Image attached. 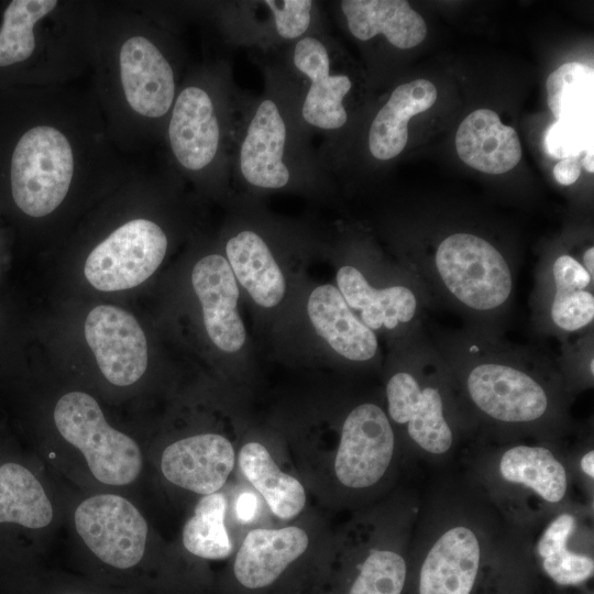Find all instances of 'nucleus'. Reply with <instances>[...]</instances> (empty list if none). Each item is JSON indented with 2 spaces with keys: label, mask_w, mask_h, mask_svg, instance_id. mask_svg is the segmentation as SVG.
<instances>
[{
  "label": "nucleus",
  "mask_w": 594,
  "mask_h": 594,
  "mask_svg": "<svg viewBox=\"0 0 594 594\" xmlns=\"http://www.w3.org/2000/svg\"><path fill=\"white\" fill-rule=\"evenodd\" d=\"M499 471L506 481L524 484L550 503L561 501L566 491L563 465L542 447L518 446L507 450Z\"/></svg>",
  "instance_id": "obj_27"
},
{
  "label": "nucleus",
  "mask_w": 594,
  "mask_h": 594,
  "mask_svg": "<svg viewBox=\"0 0 594 594\" xmlns=\"http://www.w3.org/2000/svg\"><path fill=\"white\" fill-rule=\"evenodd\" d=\"M168 234L155 219L134 215L113 227L87 255L84 274L101 292L133 288L162 264Z\"/></svg>",
  "instance_id": "obj_8"
},
{
  "label": "nucleus",
  "mask_w": 594,
  "mask_h": 594,
  "mask_svg": "<svg viewBox=\"0 0 594 594\" xmlns=\"http://www.w3.org/2000/svg\"><path fill=\"white\" fill-rule=\"evenodd\" d=\"M437 273L455 299L466 307L488 311L504 305L513 289L510 268L501 252L471 233H454L437 248Z\"/></svg>",
  "instance_id": "obj_9"
},
{
  "label": "nucleus",
  "mask_w": 594,
  "mask_h": 594,
  "mask_svg": "<svg viewBox=\"0 0 594 594\" xmlns=\"http://www.w3.org/2000/svg\"><path fill=\"white\" fill-rule=\"evenodd\" d=\"M556 288L585 289L593 283V277L574 257L563 254L557 257L552 266Z\"/></svg>",
  "instance_id": "obj_34"
},
{
  "label": "nucleus",
  "mask_w": 594,
  "mask_h": 594,
  "mask_svg": "<svg viewBox=\"0 0 594 594\" xmlns=\"http://www.w3.org/2000/svg\"><path fill=\"white\" fill-rule=\"evenodd\" d=\"M581 468L588 476H594V452H587L581 460Z\"/></svg>",
  "instance_id": "obj_37"
},
{
  "label": "nucleus",
  "mask_w": 594,
  "mask_h": 594,
  "mask_svg": "<svg viewBox=\"0 0 594 594\" xmlns=\"http://www.w3.org/2000/svg\"><path fill=\"white\" fill-rule=\"evenodd\" d=\"M480 564V544L466 527L444 532L420 570L419 594H470Z\"/></svg>",
  "instance_id": "obj_19"
},
{
  "label": "nucleus",
  "mask_w": 594,
  "mask_h": 594,
  "mask_svg": "<svg viewBox=\"0 0 594 594\" xmlns=\"http://www.w3.org/2000/svg\"><path fill=\"white\" fill-rule=\"evenodd\" d=\"M593 362H594V360L591 359V363H590V366H591V367H590V369H591V374H592V375H593V373H594V364H593Z\"/></svg>",
  "instance_id": "obj_40"
},
{
  "label": "nucleus",
  "mask_w": 594,
  "mask_h": 594,
  "mask_svg": "<svg viewBox=\"0 0 594 594\" xmlns=\"http://www.w3.org/2000/svg\"><path fill=\"white\" fill-rule=\"evenodd\" d=\"M298 121L284 78L272 66L258 96H242L231 175L255 190H282L326 179L327 169Z\"/></svg>",
  "instance_id": "obj_5"
},
{
  "label": "nucleus",
  "mask_w": 594,
  "mask_h": 594,
  "mask_svg": "<svg viewBox=\"0 0 594 594\" xmlns=\"http://www.w3.org/2000/svg\"><path fill=\"white\" fill-rule=\"evenodd\" d=\"M337 57V48L322 28L284 46L280 63L273 66L289 87L298 121L311 135L336 136L350 119L345 103L353 80L338 70Z\"/></svg>",
  "instance_id": "obj_6"
},
{
  "label": "nucleus",
  "mask_w": 594,
  "mask_h": 594,
  "mask_svg": "<svg viewBox=\"0 0 594 594\" xmlns=\"http://www.w3.org/2000/svg\"><path fill=\"white\" fill-rule=\"evenodd\" d=\"M437 97V88L427 79H415L397 86L370 123V154L381 162L398 156L408 141L409 120L431 108Z\"/></svg>",
  "instance_id": "obj_22"
},
{
  "label": "nucleus",
  "mask_w": 594,
  "mask_h": 594,
  "mask_svg": "<svg viewBox=\"0 0 594 594\" xmlns=\"http://www.w3.org/2000/svg\"><path fill=\"white\" fill-rule=\"evenodd\" d=\"M308 316L316 332L341 356L367 361L377 351V338L348 306L332 285L316 287L307 302Z\"/></svg>",
  "instance_id": "obj_21"
},
{
  "label": "nucleus",
  "mask_w": 594,
  "mask_h": 594,
  "mask_svg": "<svg viewBox=\"0 0 594 594\" xmlns=\"http://www.w3.org/2000/svg\"><path fill=\"white\" fill-rule=\"evenodd\" d=\"M86 341L108 382L134 384L147 366L145 334L134 316L111 305L95 307L84 326Z\"/></svg>",
  "instance_id": "obj_12"
},
{
  "label": "nucleus",
  "mask_w": 594,
  "mask_h": 594,
  "mask_svg": "<svg viewBox=\"0 0 594 594\" xmlns=\"http://www.w3.org/2000/svg\"><path fill=\"white\" fill-rule=\"evenodd\" d=\"M256 509V498L251 493H242L237 501V515L242 521L253 518Z\"/></svg>",
  "instance_id": "obj_36"
},
{
  "label": "nucleus",
  "mask_w": 594,
  "mask_h": 594,
  "mask_svg": "<svg viewBox=\"0 0 594 594\" xmlns=\"http://www.w3.org/2000/svg\"><path fill=\"white\" fill-rule=\"evenodd\" d=\"M574 530V517L560 515L546 529L538 542L546 573L560 585L580 584L593 575V559L571 552L566 542Z\"/></svg>",
  "instance_id": "obj_30"
},
{
  "label": "nucleus",
  "mask_w": 594,
  "mask_h": 594,
  "mask_svg": "<svg viewBox=\"0 0 594 594\" xmlns=\"http://www.w3.org/2000/svg\"><path fill=\"white\" fill-rule=\"evenodd\" d=\"M455 148L466 165L486 174L509 172L521 158L517 132L490 109L474 110L461 122Z\"/></svg>",
  "instance_id": "obj_17"
},
{
  "label": "nucleus",
  "mask_w": 594,
  "mask_h": 594,
  "mask_svg": "<svg viewBox=\"0 0 594 594\" xmlns=\"http://www.w3.org/2000/svg\"><path fill=\"white\" fill-rule=\"evenodd\" d=\"M23 101L6 173L24 216L48 219L70 200L117 188L133 170L113 145L90 87L32 88Z\"/></svg>",
  "instance_id": "obj_1"
},
{
  "label": "nucleus",
  "mask_w": 594,
  "mask_h": 594,
  "mask_svg": "<svg viewBox=\"0 0 594 594\" xmlns=\"http://www.w3.org/2000/svg\"><path fill=\"white\" fill-rule=\"evenodd\" d=\"M191 283L210 340L224 352L239 351L245 329L237 310L239 287L227 258L217 253L201 257L193 268Z\"/></svg>",
  "instance_id": "obj_14"
},
{
  "label": "nucleus",
  "mask_w": 594,
  "mask_h": 594,
  "mask_svg": "<svg viewBox=\"0 0 594 594\" xmlns=\"http://www.w3.org/2000/svg\"><path fill=\"white\" fill-rule=\"evenodd\" d=\"M337 284L348 306L360 311L361 321L371 330L394 329L398 323L410 321L416 314V296L409 288L397 285L375 289L351 265L338 271Z\"/></svg>",
  "instance_id": "obj_24"
},
{
  "label": "nucleus",
  "mask_w": 594,
  "mask_h": 594,
  "mask_svg": "<svg viewBox=\"0 0 594 594\" xmlns=\"http://www.w3.org/2000/svg\"><path fill=\"white\" fill-rule=\"evenodd\" d=\"M547 103L556 120L594 122V70L565 63L547 79Z\"/></svg>",
  "instance_id": "obj_28"
},
{
  "label": "nucleus",
  "mask_w": 594,
  "mask_h": 594,
  "mask_svg": "<svg viewBox=\"0 0 594 594\" xmlns=\"http://www.w3.org/2000/svg\"><path fill=\"white\" fill-rule=\"evenodd\" d=\"M581 157L561 160L553 168V176L558 183L564 186L575 183L581 175Z\"/></svg>",
  "instance_id": "obj_35"
},
{
  "label": "nucleus",
  "mask_w": 594,
  "mask_h": 594,
  "mask_svg": "<svg viewBox=\"0 0 594 594\" xmlns=\"http://www.w3.org/2000/svg\"><path fill=\"white\" fill-rule=\"evenodd\" d=\"M551 318L564 331H576L594 319V296L585 289L556 288Z\"/></svg>",
  "instance_id": "obj_33"
},
{
  "label": "nucleus",
  "mask_w": 594,
  "mask_h": 594,
  "mask_svg": "<svg viewBox=\"0 0 594 594\" xmlns=\"http://www.w3.org/2000/svg\"><path fill=\"white\" fill-rule=\"evenodd\" d=\"M52 519L51 501L36 476L19 463L0 465V524L40 529Z\"/></svg>",
  "instance_id": "obj_26"
},
{
  "label": "nucleus",
  "mask_w": 594,
  "mask_h": 594,
  "mask_svg": "<svg viewBox=\"0 0 594 594\" xmlns=\"http://www.w3.org/2000/svg\"><path fill=\"white\" fill-rule=\"evenodd\" d=\"M339 7L348 31L361 42L383 35L394 47L407 50L426 37V22L408 1L343 0Z\"/></svg>",
  "instance_id": "obj_20"
},
{
  "label": "nucleus",
  "mask_w": 594,
  "mask_h": 594,
  "mask_svg": "<svg viewBox=\"0 0 594 594\" xmlns=\"http://www.w3.org/2000/svg\"><path fill=\"white\" fill-rule=\"evenodd\" d=\"M393 452L394 432L385 413L362 404L344 420L334 460L337 477L348 487H369L383 476Z\"/></svg>",
  "instance_id": "obj_11"
},
{
  "label": "nucleus",
  "mask_w": 594,
  "mask_h": 594,
  "mask_svg": "<svg viewBox=\"0 0 594 594\" xmlns=\"http://www.w3.org/2000/svg\"><path fill=\"white\" fill-rule=\"evenodd\" d=\"M99 1L12 0L0 19V70L33 88L74 84L90 72Z\"/></svg>",
  "instance_id": "obj_4"
},
{
  "label": "nucleus",
  "mask_w": 594,
  "mask_h": 594,
  "mask_svg": "<svg viewBox=\"0 0 594 594\" xmlns=\"http://www.w3.org/2000/svg\"><path fill=\"white\" fill-rule=\"evenodd\" d=\"M583 266L594 278V249L591 246L583 254Z\"/></svg>",
  "instance_id": "obj_38"
},
{
  "label": "nucleus",
  "mask_w": 594,
  "mask_h": 594,
  "mask_svg": "<svg viewBox=\"0 0 594 594\" xmlns=\"http://www.w3.org/2000/svg\"><path fill=\"white\" fill-rule=\"evenodd\" d=\"M242 96L226 61L188 66L160 143L180 179L207 188L228 182Z\"/></svg>",
  "instance_id": "obj_3"
},
{
  "label": "nucleus",
  "mask_w": 594,
  "mask_h": 594,
  "mask_svg": "<svg viewBox=\"0 0 594 594\" xmlns=\"http://www.w3.org/2000/svg\"><path fill=\"white\" fill-rule=\"evenodd\" d=\"M224 249L235 279L257 305L271 308L282 301L286 290L285 277L260 233L251 229L241 230L227 240Z\"/></svg>",
  "instance_id": "obj_23"
},
{
  "label": "nucleus",
  "mask_w": 594,
  "mask_h": 594,
  "mask_svg": "<svg viewBox=\"0 0 594 594\" xmlns=\"http://www.w3.org/2000/svg\"><path fill=\"white\" fill-rule=\"evenodd\" d=\"M233 466V447L217 433L175 441L165 448L161 459V470L167 481L201 495L217 493Z\"/></svg>",
  "instance_id": "obj_15"
},
{
  "label": "nucleus",
  "mask_w": 594,
  "mask_h": 594,
  "mask_svg": "<svg viewBox=\"0 0 594 594\" xmlns=\"http://www.w3.org/2000/svg\"><path fill=\"white\" fill-rule=\"evenodd\" d=\"M406 579L405 560L387 550L366 558L349 594H400Z\"/></svg>",
  "instance_id": "obj_31"
},
{
  "label": "nucleus",
  "mask_w": 594,
  "mask_h": 594,
  "mask_svg": "<svg viewBox=\"0 0 594 594\" xmlns=\"http://www.w3.org/2000/svg\"><path fill=\"white\" fill-rule=\"evenodd\" d=\"M308 547L307 534L295 526L251 530L234 561V575L248 588L272 584Z\"/></svg>",
  "instance_id": "obj_18"
},
{
  "label": "nucleus",
  "mask_w": 594,
  "mask_h": 594,
  "mask_svg": "<svg viewBox=\"0 0 594 594\" xmlns=\"http://www.w3.org/2000/svg\"><path fill=\"white\" fill-rule=\"evenodd\" d=\"M54 422L61 436L84 454L97 481L121 486L138 479L143 465L139 444L107 422L92 396L77 391L63 395Z\"/></svg>",
  "instance_id": "obj_7"
},
{
  "label": "nucleus",
  "mask_w": 594,
  "mask_h": 594,
  "mask_svg": "<svg viewBox=\"0 0 594 594\" xmlns=\"http://www.w3.org/2000/svg\"><path fill=\"white\" fill-rule=\"evenodd\" d=\"M68 594H70V593H68Z\"/></svg>",
  "instance_id": "obj_41"
},
{
  "label": "nucleus",
  "mask_w": 594,
  "mask_h": 594,
  "mask_svg": "<svg viewBox=\"0 0 594 594\" xmlns=\"http://www.w3.org/2000/svg\"><path fill=\"white\" fill-rule=\"evenodd\" d=\"M164 3L99 1L90 88L122 153L160 144L188 59Z\"/></svg>",
  "instance_id": "obj_2"
},
{
  "label": "nucleus",
  "mask_w": 594,
  "mask_h": 594,
  "mask_svg": "<svg viewBox=\"0 0 594 594\" xmlns=\"http://www.w3.org/2000/svg\"><path fill=\"white\" fill-rule=\"evenodd\" d=\"M75 528L102 562L129 569L143 558L147 522L127 498L116 494H97L84 499L75 509Z\"/></svg>",
  "instance_id": "obj_10"
},
{
  "label": "nucleus",
  "mask_w": 594,
  "mask_h": 594,
  "mask_svg": "<svg viewBox=\"0 0 594 594\" xmlns=\"http://www.w3.org/2000/svg\"><path fill=\"white\" fill-rule=\"evenodd\" d=\"M594 151L588 150L583 154L581 166H583L587 172L593 173L594 172Z\"/></svg>",
  "instance_id": "obj_39"
},
{
  "label": "nucleus",
  "mask_w": 594,
  "mask_h": 594,
  "mask_svg": "<svg viewBox=\"0 0 594 594\" xmlns=\"http://www.w3.org/2000/svg\"><path fill=\"white\" fill-rule=\"evenodd\" d=\"M594 125L587 122L556 120L544 133V148L554 158L581 157L594 150Z\"/></svg>",
  "instance_id": "obj_32"
},
{
  "label": "nucleus",
  "mask_w": 594,
  "mask_h": 594,
  "mask_svg": "<svg viewBox=\"0 0 594 594\" xmlns=\"http://www.w3.org/2000/svg\"><path fill=\"white\" fill-rule=\"evenodd\" d=\"M388 413L398 424H407L410 438L424 450L441 454L452 444V432L443 416L437 388H421L409 373L399 372L386 386Z\"/></svg>",
  "instance_id": "obj_16"
},
{
  "label": "nucleus",
  "mask_w": 594,
  "mask_h": 594,
  "mask_svg": "<svg viewBox=\"0 0 594 594\" xmlns=\"http://www.w3.org/2000/svg\"><path fill=\"white\" fill-rule=\"evenodd\" d=\"M466 385L474 404L501 421H532L540 418L548 407L541 385L509 365L479 364L470 372Z\"/></svg>",
  "instance_id": "obj_13"
},
{
  "label": "nucleus",
  "mask_w": 594,
  "mask_h": 594,
  "mask_svg": "<svg viewBox=\"0 0 594 594\" xmlns=\"http://www.w3.org/2000/svg\"><path fill=\"white\" fill-rule=\"evenodd\" d=\"M223 494L204 495L194 515L183 528V544L188 552L204 559H224L232 553V542L224 526Z\"/></svg>",
  "instance_id": "obj_29"
},
{
  "label": "nucleus",
  "mask_w": 594,
  "mask_h": 594,
  "mask_svg": "<svg viewBox=\"0 0 594 594\" xmlns=\"http://www.w3.org/2000/svg\"><path fill=\"white\" fill-rule=\"evenodd\" d=\"M239 465L278 518L290 519L302 510L306 503L304 486L279 470L263 444H244L239 453Z\"/></svg>",
  "instance_id": "obj_25"
}]
</instances>
